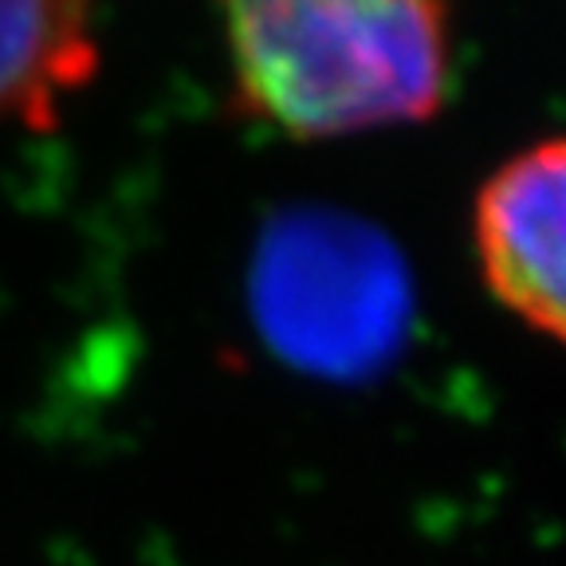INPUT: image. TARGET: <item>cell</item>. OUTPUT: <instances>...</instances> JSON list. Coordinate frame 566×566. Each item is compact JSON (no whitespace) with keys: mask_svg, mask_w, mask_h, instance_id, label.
<instances>
[{"mask_svg":"<svg viewBox=\"0 0 566 566\" xmlns=\"http://www.w3.org/2000/svg\"><path fill=\"white\" fill-rule=\"evenodd\" d=\"M232 103L287 138H350L433 118L452 87L437 0H244L224 9Z\"/></svg>","mask_w":566,"mask_h":566,"instance_id":"obj_1","label":"cell"},{"mask_svg":"<svg viewBox=\"0 0 566 566\" xmlns=\"http://www.w3.org/2000/svg\"><path fill=\"white\" fill-rule=\"evenodd\" d=\"M256 307L280 350L318 370H350L394 343L406 287L374 232L307 217L283 224L264 248Z\"/></svg>","mask_w":566,"mask_h":566,"instance_id":"obj_2","label":"cell"},{"mask_svg":"<svg viewBox=\"0 0 566 566\" xmlns=\"http://www.w3.org/2000/svg\"><path fill=\"white\" fill-rule=\"evenodd\" d=\"M472 252L492 300L566 346V134L495 161L472 201Z\"/></svg>","mask_w":566,"mask_h":566,"instance_id":"obj_3","label":"cell"},{"mask_svg":"<svg viewBox=\"0 0 566 566\" xmlns=\"http://www.w3.org/2000/svg\"><path fill=\"white\" fill-rule=\"evenodd\" d=\"M103 67V35L87 4H0V123L48 130Z\"/></svg>","mask_w":566,"mask_h":566,"instance_id":"obj_4","label":"cell"}]
</instances>
